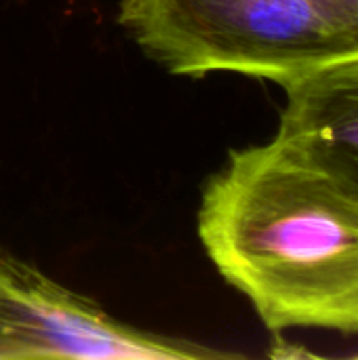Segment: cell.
<instances>
[{
	"label": "cell",
	"mask_w": 358,
	"mask_h": 360,
	"mask_svg": "<svg viewBox=\"0 0 358 360\" xmlns=\"http://www.w3.org/2000/svg\"><path fill=\"white\" fill-rule=\"evenodd\" d=\"M118 23L177 76L234 72L283 86L358 55V0H122Z\"/></svg>",
	"instance_id": "7a4b0ae2"
},
{
	"label": "cell",
	"mask_w": 358,
	"mask_h": 360,
	"mask_svg": "<svg viewBox=\"0 0 358 360\" xmlns=\"http://www.w3.org/2000/svg\"><path fill=\"white\" fill-rule=\"evenodd\" d=\"M357 356H358V354H357Z\"/></svg>",
	"instance_id": "5b68a950"
},
{
	"label": "cell",
	"mask_w": 358,
	"mask_h": 360,
	"mask_svg": "<svg viewBox=\"0 0 358 360\" xmlns=\"http://www.w3.org/2000/svg\"><path fill=\"white\" fill-rule=\"evenodd\" d=\"M276 139L358 202V55L283 84Z\"/></svg>",
	"instance_id": "277c9868"
},
{
	"label": "cell",
	"mask_w": 358,
	"mask_h": 360,
	"mask_svg": "<svg viewBox=\"0 0 358 360\" xmlns=\"http://www.w3.org/2000/svg\"><path fill=\"white\" fill-rule=\"evenodd\" d=\"M232 354L127 325L0 247V359L207 360Z\"/></svg>",
	"instance_id": "3957f363"
},
{
	"label": "cell",
	"mask_w": 358,
	"mask_h": 360,
	"mask_svg": "<svg viewBox=\"0 0 358 360\" xmlns=\"http://www.w3.org/2000/svg\"><path fill=\"white\" fill-rule=\"evenodd\" d=\"M200 243L272 333L358 335V202L276 137L205 186Z\"/></svg>",
	"instance_id": "6da1fadb"
}]
</instances>
